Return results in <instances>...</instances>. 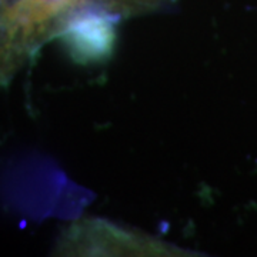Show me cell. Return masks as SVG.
Masks as SVG:
<instances>
[{"instance_id": "cell-1", "label": "cell", "mask_w": 257, "mask_h": 257, "mask_svg": "<svg viewBox=\"0 0 257 257\" xmlns=\"http://www.w3.org/2000/svg\"><path fill=\"white\" fill-rule=\"evenodd\" d=\"M83 0H16L2 26L22 50L29 40L35 39L56 16L82 3Z\"/></svg>"}, {"instance_id": "cell-2", "label": "cell", "mask_w": 257, "mask_h": 257, "mask_svg": "<svg viewBox=\"0 0 257 257\" xmlns=\"http://www.w3.org/2000/svg\"><path fill=\"white\" fill-rule=\"evenodd\" d=\"M63 37L76 57H101L113 45V20L104 12H83L64 25Z\"/></svg>"}]
</instances>
